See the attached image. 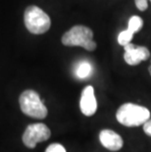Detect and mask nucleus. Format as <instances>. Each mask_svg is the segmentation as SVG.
<instances>
[{
    "instance_id": "obj_1",
    "label": "nucleus",
    "mask_w": 151,
    "mask_h": 152,
    "mask_svg": "<svg viewBox=\"0 0 151 152\" xmlns=\"http://www.w3.org/2000/svg\"><path fill=\"white\" fill-rule=\"evenodd\" d=\"M116 118L120 124L126 127H139L150 119V112L143 106L125 103L118 109Z\"/></svg>"
},
{
    "instance_id": "obj_2",
    "label": "nucleus",
    "mask_w": 151,
    "mask_h": 152,
    "mask_svg": "<svg viewBox=\"0 0 151 152\" xmlns=\"http://www.w3.org/2000/svg\"><path fill=\"white\" fill-rule=\"evenodd\" d=\"M62 43L65 46H82L88 51L96 49L97 44L93 40L91 28L85 26H75L63 34Z\"/></svg>"
},
{
    "instance_id": "obj_3",
    "label": "nucleus",
    "mask_w": 151,
    "mask_h": 152,
    "mask_svg": "<svg viewBox=\"0 0 151 152\" xmlns=\"http://www.w3.org/2000/svg\"><path fill=\"white\" fill-rule=\"evenodd\" d=\"M26 28L34 34H45L51 27V20L45 12L37 6L31 5L26 9L24 15Z\"/></svg>"
},
{
    "instance_id": "obj_4",
    "label": "nucleus",
    "mask_w": 151,
    "mask_h": 152,
    "mask_svg": "<svg viewBox=\"0 0 151 152\" xmlns=\"http://www.w3.org/2000/svg\"><path fill=\"white\" fill-rule=\"evenodd\" d=\"M22 112L28 117L35 119H44L48 114L44 105V100L40 99L36 91L31 89L25 90L19 98Z\"/></svg>"
},
{
    "instance_id": "obj_5",
    "label": "nucleus",
    "mask_w": 151,
    "mask_h": 152,
    "mask_svg": "<svg viewBox=\"0 0 151 152\" xmlns=\"http://www.w3.org/2000/svg\"><path fill=\"white\" fill-rule=\"evenodd\" d=\"M49 128L42 123L28 125L23 134V142L28 148H34L38 142L47 140L50 137Z\"/></svg>"
},
{
    "instance_id": "obj_6",
    "label": "nucleus",
    "mask_w": 151,
    "mask_h": 152,
    "mask_svg": "<svg viewBox=\"0 0 151 152\" xmlns=\"http://www.w3.org/2000/svg\"><path fill=\"white\" fill-rule=\"evenodd\" d=\"M124 59L128 65L136 66L141 61H145L150 57V52L145 46H137L133 43H128L124 46Z\"/></svg>"
},
{
    "instance_id": "obj_7",
    "label": "nucleus",
    "mask_w": 151,
    "mask_h": 152,
    "mask_svg": "<svg viewBox=\"0 0 151 152\" xmlns=\"http://www.w3.org/2000/svg\"><path fill=\"white\" fill-rule=\"evenodd\" d=\"M80 108L82 114L88 117L95 114L97 110V101L94 95V89L91 86H88L83 88L80 100Z\"/></svg>"
},
{
    "instance_id": "obj_8",
    "label": "nucleus",
    "mask_w": 151,
    "mask_h": 152,
    "mask_svg": "<svg viewBox=\"0 0 151 152\" xmlns=\"http://www.w3.org/2000/svg\"><path fill=\"white\" fill-rule=\"evenodd\" d=\"M99 140L105 148L112 151L120 150L123 147L124 141L120 134L112 130H103L99 134Z\"/></svg>"
},
{
    "instance_id": "obj_9",
    "label": "nucleus",
    "mask_w": 151,
    "mask_h": 152,
    "mask_svg": "<svg viewBox=\"0 0 151 152\" xmlns=\"http://www.w3.org/2000/svg\"><path fill=\"white\" fill-rule=\"evenodd\" d=\"M91 72H92V68L88 62L80 63L76 69V75L79 79H85V77L90 76Z\"/></svg>"
},
{
    "instance_id": "obj_10",
    "label": "nucleus",
    "mask_w": 151,
    "mask_h": 152,
    "mask_svg": "<svg viewBox=\"0 0 151 152\" xmlns=\"http://www.w3.org/2000/svg\"><path fill=\"white\" fill-rule=\"evenodd\" d=\"M143 26V20L139 16H133L130 18L128 20V30H130L133 34L139 33L140 31V28Z\"/></svg>"
},
{
    "instance_id": "obj_11",
    "label": "nucleus",
    "mask_w": 151,
    "mask_h": 152,
    "mask_svg": "<svg viewBox=\"0 0 151 152\" xmlns=\"http://www.w3.org/2000/svg\"><path fill=\"white\" fill-rule=\"evenodd\" d=\"M133 34L131 33L130 30H125L123 31H121L118 35V42L122 46H125L128 43H131V39H133Z\"/></svg>"
},
{
    "instance_id": "obj_12",
    "label": "nucleus",
    "mask_w": 151,
    "mask_h": 152,
    "mask_svg": "<svg viewBox=\"0 0 151 152\" xmlns=\"http://www.w3.org/2000/svg\"><path fill=\"white\" fill-rule=\"evenodd\" d=\"M45 152H66V149L62 144L52 143L46 148Z\"/></svg>"
},
{
    "instance_id": "obj_13",
    "label": "nucleus",
    "mask_w": 151,
    "mask_h": 152,
    "mask_svg": "<svg viewBox=\"0 0 151 152\" xmlns=\"http://www.w3.org/2000/svg\"><path fill=\"white\" fill-rule=\"evenodd\" d=\"M134 3H136L137 9L139 11H145L147 7H148V3H147V0H134Z\"/></svg>"
},
{
    "instance_id": "obj_14",
    "label": "nucleus",
    "mask_w": 151,
    "mask_h": 152,
    "mask_svg": "<svg viewBox=\"0 0 151 152\" xmlns=\"http://www.w3.org/2000/svg\"><path fill=\"white\" fill-rule=\"evenodd\" d=\"M143 131L147 135L151 137V119H149L148 121H146L143 124Z\"/></svg>"
},
{
    "instance_id": "obj_15",
    "label": "nucleus",
    "mask_w": 151,
    "mask_h": 152,
    "mask_svg": "<svg viewBox=\"0 0 151 152\" xmlns=\"http://www.w3.org/2000/svg\"><path fill=\"white\" fill-rule=\"evenodd\" d=\"M148 72H149V74L151 75V65L149 66V68H148Z\"/></svg>"
},
{
    "instance_id": "obj_16",
    "label": "nucleus",
    "mask_w": 151,
    "mask_h": 152,
    "mask_svg": "<svg viewBox=\"0 0 151 152\" xmlns=\"http://www.w3.org/2000/svg\"><path fill=\"white\" fill-rule=\"evenodd\" d=\"M150 1H151V0H150Z\"/></svg>"
}]
</instances>
